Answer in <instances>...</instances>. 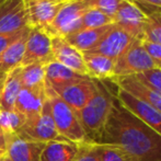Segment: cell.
<instances>
[{"mask_svg":"<svg viewBox=\"0 0 161 161\" xmlns=\"http://www.w3.org/2000/svg\"><path fill=\"white\" fill-rule=\"evenodd\" d=\"M28 28L29 26H26V28H24L23 30L19 31V32H15V33L2 34V35H0V56L2 55V53H3V52L6 51L13 42H15V41L24 33V31H25Z\"/></svg>","mask_w":161,"mask_h":161,"instance_id":"cell-34","label":"cell"},{"mask_svg":"<svg viewBox=\"0 0 161 161\" xmlns=\"http://www.w3.org/2000/svg\"><path fill=\"white\" fill-rule=\"evenodd\" d=\"M142 40L161 44V15L148 17L144 30Z\"/></svg>","mask_w":161,"mask_h":161,"instance_id":"cell-28","label":"cell"},{"mask_svg":"<svg viewBox=\"0 0 161 161\" xmlns=\"http://www.w3.org/2000/svg\"><path fill=\"white\" fill-rule=\"evenodd\" d=\"M74 161H101L92 142L79 144V149Z\"/></svg>","mask_w":161,"mask_h":161,"instance_id":"cell-31","label":"cell"},{"mask_svg":"<svg viewBox=\"0 0 161 161\" xmlns=\"http://www.w3.org/2000/svg\"><path fill=\"white\" fill-rule=\"evenodd\" d=\"M112 81L119 88L127 91L134 97H138L139 100L149 104L161 113V93L142 83L135 76L112 79Z\"/></svg>","mask_w":161,"mask_h":161,"instance_id":"cell-17","label":"cell"},{"mask_svg":"<svg viewBox=\"0 0 161 161\" xmlns=\"http://www.w3.org/2000/svg\"><path fill=\"white\" fill-rule=\"evenodd\" d=\"M115 97L126 110L161 135V113L159 111L119 87L116 89Z\"/></svg>","mask_w":161,"mask_h":161,"instance_id":"cell-10","label":"cell"},{"mask_svg":"<svg viewBox=\"0 0 161 161\" xmlns=\"http://www.w3.org/2000/svg\"><path fill=\"white\" fill-rule=\"evenodd\" d=\"M0 161H12L10 159V157H9L8 155H4V156H2V157H0Z\"/></svg>","mask_w":161,"mask_h":161,"instance_id":"cell-37","label":"cell"},{"mask_svg":"<svg viewBox=\"0 0 161 161\" xmlns=\"http://www.w3.org/2000/svg\"><path fill=\"white\" fill-rule=\"evenodd\" d=\"M79 149V144L70 140L49 142L41 153V161H74Z\"/></svg>","mask_w":161,"mask_h":161,"instance_id":"cell-22","label":"cell"},{"mask_svg":"<svg viewBox=\"0 0 161 161\" xmlns=\"http://www.w3.org/2000/svg\"><path fill=\"white\" fill-rule=\"evenodd\" d=\"M93 147L101 161H131L127 153L117 145L93 144Z\"/></svg>","mask_w":161,"mask_h":161,"instance_id":"cell-26","label":"cell"},{"mask_svg":"<svg viewBox=\"0 0 161 161\" xmlns=\"http://www.w3.org/2000/svg\"><path fill=\"white\" fill-rule=\"evenodd\" d=\"M142 44L145 51L149 55L150 59L153 62L156 68L161 69V44L155 42H150L147 40H142Z\"/></svg>","mask_w":161,"mask_h":161,"instance_id":"cell-32","label":"cell"},{"mask_svg":"<svg viewBox=\"0 0 161 161\" xmlns=\"http://www.w3.org/2000/svg\"><path fill=\"white\" fill-rule=\"evenodd\" d=\"M6 77H7L6 72L0 70V96H1V91H2V88H3V83H4V80H6Z\"/></svg>","mask_w":161,"mask_h":161,"instance_id":"cell-36","label":"cell"},{"mask_svg":"<svg viewBox=\"0 0 161 161\" xmlns=\"http://www.w3.org/2000/svg\"><path fill=\"white\" fill-rule=\"evenodd\" d=\"M29 32H30V28L26 29L24 33L15 42H13L0 56V70L1 71L8 74L12 69L21 66Z\"/></svg>","mask_w":161,"mask_h":161,"instance_id":"cell-23","label":"cell"},{"mask_svg":"<svg viewBox=\"0 0 161 161\" xmlns=\"http://www.w3.org/2000/svg\"><path fill=\"white\" fill-rule=\"evenodd\" d=\"M153 68H156V66L145 51L142 40H135L133 44L115 59L113 79L137 76Z\"/></svg>","mask_w":161,"mask_h":161,"instance_id":"cell-5","label":"cell"},{"mask_svg":"<svg viewBox=\"0 0 161 161\" xmlns=\"http://www.w3.org/2000/svg\"><path fill=\"white\" fill-rule=\"evenodd\" d=\"M124 0H94V8L99 9L100 11L108 14V17L113 18L119 9V4Z\"/></svg>","mask_w":161,"mask_h":161,"instance_id":"cell-33","label":"cell"},{"mask_svg":"<svg viewBox=\"0 0 161 161\" xmlns=\"http://www.w3.org/2000/svg\"><path fill=\"white\" fill-rule=\"evenodd\" d=\"M135 77L142 83L161 93V69L159 68H153Z\"/></svg>","mask_w":161,"mask_h":161,"instance_id":"cell-29","label":"cell"},{"mask_svg":"<svg viewBox=\"0 0 161 161\" xmlns=\"http://www.w3.org/2000/svg\"><path fill=\"white\" fill-rule=\"evenodd\" d=\"M83 59L88 70V75L91 79L105 80L114 77L115 60L106 56L93 53H83Z\"/></svg>","mask_w":161,"mask_h":161,"instance_id":"cell-21","label":"cell"},{"mask_svg":"<svg viewBox=\"0 0 161 161\" xmlns=\"http://www.w3.org/2000/svg\"><path fill=\"white\" fill-rule=\"evenodd\" d=\"M67 0H23L29 28L46 29Z\"/></svg>","mask_w":161,"mask_h":161,"instance_id":"cell-8","label":"cell"},{"mask_svg":"<svg viewBox=\"0 0 161 161\" xmlns=\"http://www.w3.org/2000/svg\"><path fill=\"white\" fill-rule=\"evenodd\" d=\"M86 77L87 76L77 74L55 60L45 66V82L47 87L52 88L54 91L81 80Z\"/></svg>","mask_w":161,"mask_h":161,"instance_id":"cell-18","label":"cell"},{"mask_svg":"<svg viewBox=\"0 0 161 161\" xmlns=\"http://www.w3.org/2000/svg\"><path fill=\"white\" fill-rule=\"evenodd\" d=\"M97 81V91L85 108L77 114L90 142H96L101 136L112 110L114 94L102 81Z\"/></svg>","mask_w":161,"mask_h":161,"instance_id":"cell-2","label":"cell"},{"mask_svg":"<svg viewBox=\"0 0 161 161\" xmlns=\"http://www.w3.org/2000/svg\"><path fill=\"white\" fill-rule=\"evenodd\" d=\"M7 153V137L3 131L0 129V157Z\"/></svg>","mask_w":161,"mask_h":161,"instance_id":"cell-35","label":"cell"},{"mask_svg":"<svg viewBox=\"0 0 161 161\" xmlns=\"http://www.w3.org/2000/svg\"><path fill=\"white\" fill-rule=\"evenodd\" d=\"M112 25L113 24L101 26V28L82 29L65 36V40L77 49H79L81 53H87L99 44L102 37L112 28Z\"/></svg>","mask_w":161,"mask_h":161,"instance_id":"cell-19","label":"cell"},{"mask_svg":"<svg viewBox=\"0 0 161 161\" xmlns=\"http://www.w3.org/2000/svg\"><path fill=\"white\" fill-rule=\"evenodd\" d=\"M97 91V81L96 79H91L89 77L81 79L79 81L68 85L62 89L56 90L64 102L68 104L72 110L78 114L85 105L90 101L93 94Z\"/></svg>","mask_w":161,"mask_h":161,"instance_id":"cell-11","label":"cell"},{"mask_svg":"<svg viewBox=\"0 0 161 161\" xmlns=\"http://www.w3.org/2000/svg\"><path fill=\"white\" fill-rule=\"evenodd\" d=\"M114 24L113 18L108 17L104 12L100 11L97 8H91L85 13V15L81 19L80 30L82 29H94L101 28V26Z\"/></svg>","mask_w":161,"mask_h":161,"instance_id":"cell-27","label":"cell"},{"mask_svg":"<svg viewBox=\"0 0 161 161\" xmlns=\"http://www.w3.org/2000/svg\"><path fill=\"white\" fill-rule=\"evenodd\" d=\"M147 15L130 0H124L113 17L114 24L127 32L136 40L144 38Z\"/></svg>","mask_w":161,"mask_h":161,"instance_id":"cell-9","label":"cell"},{"mask_svg":"<svg viewBox=\"0 0 161 161\" xmlns=\"http://www.w3.org/2000/svg\"><path fill=\"white\" fill-rule=\"evenodd\" d=\"M45 64L34 63L28 66H23L21 70L22 87L32 89L45 86Z\"/></svg>","mask_w":161,"mask_h":161,"instance_id":"cell-24","label":"cell"},{"mask_svg":"<svg viewBox=\"0 0 161 161\" xmlns=\"http://www.w3.org/2000/svg\"><path fill=\"white\" fill-rule=\"evenodd\" d=\"M93 144L117 145L131 161H161V135L126 110L115 94L103 131Z\"/></svg>","mask_w":161,"mask_h":161,"instance_id":"cell-1","label":"cell"},{"mask_svg":"<svg viewBox=\"0 0 161 161\" xmlns=\"http://www.w3.org/2000/svg\"><path fill=\"white\" fill-rule=\"evenodd\" d=\"M7 137V155L12 161H41L45 142L24 139L18 134Z\"/></svg>","mask_w":161,"mask_h":161,"instance_id":"cell-16","label":"cell"},{"mask_svg":"<svg viewBox=\"0 0 161 161\" xmlns=\"http://www.w3.org/2000/svg\"><path fill=\"white\" fill-rule=\"evenodd\" d=\"M94 8V0H67L57 17L48 28L44 29L49 36H65L80 30L85 13Z\"/></svg>","mask_w":161,"mask_h":161,"instance_id":"cell-4","label":"cell"},{"mask_svg":"<svg viewBox=\"0 0 161 161\" xmlns=\"http://www.w3.org/2000/svg\"><path fill=\"white\" fill-rule=\"evenodd\" d=\"M46 99V85L32 89L22 88L15 101L14 111L23 115L26 121L36 119L40 116Z\"/></svg>","mask_w":161,"mask_h":161,"instance_id":"cell-15","label":"cell"},{"mask_svg":"<svg viewBox=\"0 0 161 161\" xmlns=\"http://www.w3.org/2000/svg\"><path fill=\"white\" fill-rule=\"evenodd\" d=\"M17 134L24 139L45 142V144L49 142L68 140L58 133L55 123H54L53 116H52L51 106H49L47 99L44 106H43L40 116L26 121L25 124L22 126V128Z\"/></svg>","mask_w":161,"mask_h":161,"instance_id":"cell-6","label":"cell"},{"mask_svg":"<svg viewBox=\"0 0 161 161\" xmlns=\"http://www.w3.org/2000/svg\"><path fill=\"white\" fill-rule=\"evenodd\" d=\"M46 96L49 106H51L52 116H53L54 123H55L58 133L66 139L76 142V144L90 142L76 112L66 102L63 101L62 97L52 88L47 86Z\"/></svg>","mask_w":161,"mask_h":161,"instance_id":"cell-3","label":"cell"},{"mask_svg":"<svg viewBox=\"0 0 161 161\" xmlns=\"http://www.w3.org/2000/svg\"><path fill=\"white\" fill-rule=\"evenodd\" d=\"M26 26L23 0H6L0 6V35L19 32Z\"/></svg>","mask_w":161,"mask_h":161,"instance_id":"cell-14","label":"cell"},{"mask_svg":"<svg viewBox=\"0 0 161 161\" xmlns=\"http://www.w3.org/2000/svg\"><path fill=\"white\" fill-rule=\"evenodd\" d=\"M148 17L161 15V0H130Z\"/></svg>","mask_w":161,"mask_h":161,"instance_id":"cell-30","label":"cell"},{"mask_svg":"<svg viewBox=\"0 0 161 161\" xmlns=\"http://www.w3.org/2000/svg\"><path fill=\"white\" fill-rule=\"evenodd\" d=\"M4 1H6V0H0V6H1V4L3 3Z\"/></svg>","mask_w":161,"mask_h":161,"instance_id":"cell-38","label":"cell"},{"mask_svg":"<svg viewBox=\"0 0 161 161\" xmlns=\"http://www.w3.org/2000/svg\"><path fill=\"white\" fill-rule=\"evenodd\" d=\"M51 62H53L52 37L44 29L30 28L21 66L23 67L34 63L46 65Z\"/></svg>","mask_w":161,"mask_h":161,"instance_id":"cell-7","label":"cell"},{"mask_svg":"<svg viewBox=\"0 0 161 161\" xmlns=\"http://www.w3.org/2000/svg\"><path fill=\"white\" fill-rule=\"evenodd\" d=\"M21 70L22 67L19 66L7 74L0 96V111H14L17 97L23 88L21 80Z\"/></svg>","mask_w":161,"mask_h":161,"instance_id":"cell-20","label":"cell"},{"mask_svg":"<svg viewBox=\"0 0 161 161\" xmlns=\"http://www.w3.org/2000/svg\"><path fill=\"white\" fill-rule=\"evenodd\" d=\"M51 37L53 60L66 66L77 74L89 77L83 59V53L69 44L65 40V37L62 36H51Z\"/></svg>","mask_w":161,"mask_h":161,"instance_id":"cell-12","label":"cell"},{"mask_svg":"<svg viewBox=\"0 0 161 161\" xmlns=\"http://www.w3.org/2000/svg\"><path fill=\"white\" fill-rule=\"evenodd\" d=\"M136 38L129 35L127 32L113 24L112 28L102 37L99 44L87 53L100 54L115 60L133 44Z\"/></svg>","mask_w":161,"mask_h":161,"instance_id":"cell-13","label":"cell"},{"mask_svg":"<svg viewBox=\"0 0 161 161\" xmlns=\"http://www.w3.org/2000/svg\"><path fill=\"white\" fill-rule=\"evenodd\" d=\"M25 122V117L17 111H0V129L6 136L17 134Z\"/></svg>","mask_w":161,"mask_h":161,"instance_id":"cell-25","label":"cell"}]
</instances>
